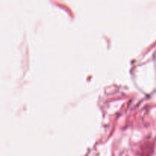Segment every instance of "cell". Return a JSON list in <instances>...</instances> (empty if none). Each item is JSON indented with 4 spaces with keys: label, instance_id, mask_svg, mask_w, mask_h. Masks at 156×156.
Here are the masks:
<instances>
[]
</instances>
